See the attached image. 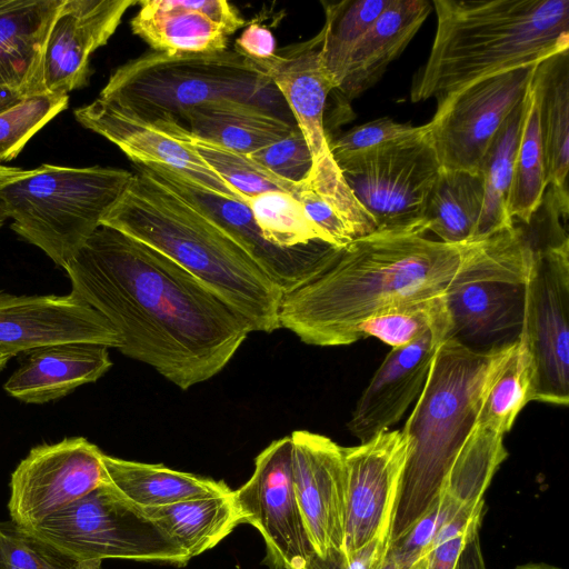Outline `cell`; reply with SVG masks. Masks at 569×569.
Returning <instances> with one entry per match:
<instances>
[{
  "label": "cell",
  "instance_id": "1",
  "mask_svg": "<svg viewBox=\"0 0 569 569\" xmlns=\"http://www.w3.org/2000/svg\"><path fill=\"white\" fill-rule=\"evenodd\" d=\"M71 293L121 337L119 351L186 390L220 372L248 321L172 260L100 226L63 268Z\"/></svg>",
  "mask_w": 569,
  "mask_h": 569
},
{
  "label": "cell",
  "instance_id": "2",
  "mask_svg": "<svg viewBox=\"0 0 569 569\" xmlns=\"http://www.w3.org/2000/svg\"><path fill=\"white\" fill-rule=\"evenodd\" d=\"M528 246L516 224L462 244L418 232L373 231L335 247L320 273L283 296L280 328L307 345H351L360 340V323L378 311L447 295L509 263Z\"/></svg>",
  "mask_w": 569,
  "mask_h": 569
},
{
  "label": "cell",
  "instance_id": "3",
  "mask_svg": "<svg viewBox=\"0 0 569 569\" xmlns=\"http://www.w3.org/2000/svg\"><path fill=\"white\" fill-rule=\"evenodd\" d=\"M101 224L172 260L243 317L251 331L280 328L281 289L210 218L142 170Z\"/></svg>",
  "mask_w": 569,
  "mask_h": 569
},
{
  "label": "cell",
  "instance_id": "4",
  "mask_svg": "<svg viewBox=\"0 0 569 569\" xmlns=\"http://www.w3.org/2000/svg\"><path fill=\"white\" fill-rule=\"evenodd\" d=\"M437 30L410 99L437 101L569 49V0H433Z\"/></svg>",
  "mask_w": 569,
  "mask_h": 569
},
{
  "label": "cell",
  "instance_id": "5",
  "mask_svg": "<svg viewBox=\"0 0 569 569\" xmlns=\"http://www.w3.org/2000/svg\"><path fill=\"white\" fill-rule=\"evenodd\" d=\"M516 340L477 350L448 338L438 347L401 430L407 457L389 543L402 538L437 502L451 466L477 425L486 393Z\"/></svg>",
  "mask_w": 569,
  "mask_h": 569
},
{
  "label": "cell",
  "instance_id": "6",
  "mask_svg": "<svg viewBox=\"0 0 569 569\" xmlns=\"http://www.w3.org/2000/svg\"><path fill=\"white\" fill-rule=\"evenodd\" d=\"M98 98L148 120L180 121L186 111L217 100L257 104L283 117L288 109L258 62L234 48L201 53H143L118 67Z\"/></svg>",
  "mask_w": 569,
  "mask_h": 569
},
{
  "label": "cell",
  "instance_id": "7",
  "mask_svg": "<svg viewBox=\"0 0 569 569\" xmlns=\"http://www.w3.org/2000/svg\"><path fill=\"white\" fill-rule=\"evenodd\" d=\"M132 174L100 166L42 164L2 184L0 198L11 229L64 268L101 226Z\"/></svg>",
  "mask_w": 569,
  "mask_h": 569
},
{
  "label": "cell",
  "instance_id": "8",
  "mask_svg": "<svg viewBox=\"0 0 569 569\" xmlns=\"http://www.w3.org/2000/svg\"><path fill=\"white\" fill-rule=\"evenodd\" d=\"M333 159L376 231L426 234L425 211L441 171L427 124L408 137Z\"/></svg>",
  "mask_w": 569,
  "mask_h": 569
},
{
  "label": "cell",
  "instance_id": "9",
  "mask_svg": "<svg viewBox=\"0 0 569 569\" xmlns=\"http://www.w3.org/2000/svg\"><path fill=\"white\" fill-rule=\"evenodd\" d=\"M26 530L86 560L183 567L191 559L157 521L107 482Z\"/></svg>",
  "mask_w": 569,
  "mask_h": 569
},
{
  "label": "cell",
  "instance_id": "10",
  "mask_svg": "<svg viewBox=\"0 0 569 569\" xmlns=\"http://www.w3.org/2000/svg\"><path fill=\"white\" fill-rule=\"evenodd\" d=\"M322 34L277 50L256 61L282 96L309 148L312 166L301 183L321 197L340 216L355 238L376 231L371 218L359 206L343 180L330 151L325 128V109L333 86L320 61Z\"/></svg>",
  "mask_w": 569,
  "mask_h": 569
},
{
  "label": "cell",
  "instance_id": "11",
  "mask_svg": "<svg viewBox=\"0 0 569 569\" xmlns=\"http://www.w3.org/2000/svg\"><path fill=\"white\" fill-rule=\"evenodd\" d=\"M569 250L567 234L536 246L520 333L532 369V401L569 403Z\"/></svg>",
  "mask_w": 569,
  "mask_h": 569
},
{
  "label": "cell",
  "instance_id": "12",
  "mask_svg": "<svg viewBox=\"0 0 569 569\" xmlns=\"http://www.w3.org/2000/svg\"><path fill=\"white\" fill-rule=\"evenodd\" d=\"M535 67L482 78L438 101L427 126L442 169L479 172L492 138L528 94Z\"/></svg>",
  "mask_w": 569,
  "mask_h": 569
},
{
  "label": "cell",
  "instance_id": "13",
  "mask_svg": "<svg viewBox=\"0 0 569 569\" xmlns=\"http://www.w3.org/2000/svg\"><path fill=\"white\" fill-rule=\"evenodd\" d=\"M233 497L242 522L258 529L266 542L264 565L307 569L315 551L293 489L290 436L272 441L258 455L252 476Z\"/></svg>",
  "mask_w": 569,
  "mask_h": 569
},
{
  "label": "cell",
  "instance_id": "14",
  "mask_svg": "<svg viewBox=\"0 0 569 569\" xmlns=\"http://www.w3.org/2000/svg\"><path fill=\"white\" fill-rule=\"evenodd\" d=\"M102 456L82 437L32 448L11 475V521L31 529L106 483Z\"/></svg>",
  "mask_w": 569,
  "mask_h": 569
},
{
  "label": "cell",
  "instance_id": "15",
  "mask_svg": "<svg viewBox=\"0 0 569 569\" xmlns=\"http://www.w3.org/2000/svg\"><path fill=\"white\" fill-rule=\"evenodd\" d=\"M210 218L240 244L286 295L309 282L326 267L333 246L283 249L269 243L246 203L217 194L158 166H136Z\"/></svg>",
  "mask_w": 569,
  "mask_h": 569
},
{
  "label": "cell",
  "instance_id": "16",
  "mask_svg": "<svg viewBox=\"0 0 569 569\" xmlns=\"http://www.w3.org/2000/svg\"><path fill=\"white\" fill-rule=\"evenodd\" d=\"M347 471L343 551L348 558L379 538L390 526L407 457L401 430L381 432L355 447H343Z\"/></svg>",
  "mask_w": 569,
  "mask_h": 569
},
{
  "label": "cell",
  "instance_id": "17",
  "mask_svg": "<svg viewBox=\"0 0 569 569\" xmlns=\"http://www.w3.org/2000/svg\"><path fill=\"white\" fill-rule=\"evenodd\" d=\"M536 244L516 259L480 278L466 281L446 295L451 321L449 338L485 350L510 343L518 337L525 313L526 286Z\"/></svg>",
  "mask_w": 569,
  "mask_h": 569
},
{
  "label": "cell",
  "instance_id": "18",
  "mask_svg": "<svg viewBox=\"0 0 569 569\" xmlns=\"http://www.w3.org/2000/svg\"><path fill=\"white\" fill-rule=\"evenodd\" d=\"M68 342L121 346V337L97 310L72 295L13 296L0 291V351L11 357Z\"/></svg>",
  "mask_w": 569,
  "mask_h": 569
},
{
  "label": "cell",
  "instance_id": "19",
  "mask_svg": "<svg viewBox=\"0 0 569 569\" xmlns=\"http://www.w3.org/2000/svg\"><path fill=\"white\" fill-rule=\"evenodd\" d=\"M292 440V480L302 522L313 551L323 557L343 550L347 471L343 447L330 438L297 430Z\"/></svg>",
  "mask_w": 569,
  "mask_h": 569
},
{
  "label": "cell",
  "instance_id": "20",
  "mask_svg": "<svg viewBox=\"0 0 569 569\" xmlns=\"http://www.w3.org/2000/svg\"><path fill=\"white\" fill-rule=\"evenodd\" d=\"M137 0H62L44 42L40 91L68 94L89 82L90 58L108 43Z\"/></svg>",
  "mask_w": 569,
  "mask_h": 569
},
{
  "label": "cell",
  "instance_id": "21",
  "mask_svg": "<svg viewBox=\"0 0 569 569\" xmlns=\"http://www.w3.org/2000/svg\"><path fill=\"white\" fill-rule=\"evenodd\" d=\"M74 118L82 127L116 144L136 166L173 170L217 194L243 203V197L192 147L172 136L158 121L128 113L99 98L76 109Z\"/></svg>",
  "mask_w": 569,
  "mask_h": 569
},
{
  "label": "cell",
  "instance_id": "22",
  "mask_svg": "<svg viewBox=\"0 0 569 569\" xmlns=\"http://www.w3.org/2000/svg\"><path fill=\"white\" fill-rule=\"evenodd\" d=\"M449 333L447 328L432 329L409 345L392 348L385 357L347 423L360 442L388 431L401 419L419 397L433 356Z\"/></svg>",
  "mask_w": 569,
  "mask_h": 569
},
{
  "label": "cell",
  "instance_id": "23",
  "mask_svg": "<svg viewBox=\"0 0 569 569\" xmlns=\"http://www.w3.org/2000/svg\"><path fill=\"white\" fill-rule=\"evenodd\" d=\"M130 24L152 51L167 54L218 52L246 26L226 0H143Z\"/></svg>",
  "mask_w": 569,
  "mask_h": 569
},
{
  "label": "cell",
  "instance_id": "24",
  "mask_svg": "<svg viewBox=\"0 0 569 569\" xmlns=\"http://www.w3.org/2000/svg\"><path fill=\"white\" fill-rule=\"evenodd\" d=\"M112 366L108 347L68 342L28 352L24 361L4 383V390L27 403H44L93 382Z\"/></svg>",
  "mask_w": 569,
  "mask_h": 569
},
{
  "label": "cell",
  "instance_id": "25",
  "mask_svg": "<svg viewBox=\"0 0 569 569\" xmlns=\"http://www.w3.org/2000/svg\"><path fill=\"white\" fill-rule=\"evenodd\" d=\"M432 10L427 0H391L376 22L356 44L345 77L335 90L345 102L372 87L387 67L397 59Z\"/></svg>",
  "mask_w": 569,
  "mask_h": 569
},
{
  "label": "cell",
  "instance_id": "26",
  "mask_svg": "<svg viewBox=\"0 0 569 569\" xmlns=\"http://www.w3.org/2000/svg\"><path fill=\"white\" fill-rule=\"evenodd\" d=\"M62 0H0V90L40 91V63Z\"/></svg>",
  "mask_w": 569,
  "mask_h": 569
},
{
  "label": "cell",
  "instance_id": "27",
  "mask_svg": "<svg viewBox=\"0 0 569 569\" xmlns=\"http://www.w3.org/2000/svg\"><path fill=\"white\" fill-rule=\"evenodd\" d=\"M530 91L538 111L548 189L568 214L569 49L536 64Z\"/></svg>",
  "mask_w": 569,
  "mask_h": 569
},
{
  "label": "cell",
  "instance_id": "28",
  "mask_svg": "<svg viewBox=\"0 0 569 569\" xmlns=\"http://www.w3.org/2000/svg\"><path fill=\"white\" fill-rule=\"evenodd\" d=\"M194 136L250 154L288 136L296 123L257 104L217 100L186 111L179 122Z\"/></svg>",
  "mask_w": 569,
  "mask_h": 569
},
{
  "label": "cell",
  "instance_id": "29",
  "mask_svg": "<svg viewBox=\"0 0 569 569\" xmlns=\"http://www.w3.org/2000/svg\"><path fill=\"white\" fill-rule=\"evenodd\" d=\"M508 457L503 435L476 425L451 466L431 508L437 533L463 510L485 503L483 495Z\"/></svg>",
  "mask_w": 569,
  "mask_h": 569
},
{
  "label": "cell",
  "instance_id": "30",
  "mask_svg": "<svg viewBox=\"0 0 569 569\" xmlns=\"http://www.w3.org/2000/svg\"><path fill=\"white\" fill-rule=\"evenodd\" d=\"M102 463L107 483L140 509L232 491L223 481L173 470L163 465L130 461L106 453Z\"/></svg>",
  "mask_w": 569,
  "mask_h": 569
},
{
  "label": "cell",
  "instance_id": "31",
  "mask_svg": "<svg viewBox=\"0 0 569 569\" xmlns=\"http://www.w3.org/2000/svg\"><path fill=\"white\" fill-rule=\"evenodd\" d=\"M530 103L529 89L501 124L481 159L479 172L483 179L485 198L475 241L509 229L515 223L508 214L507 199Z\"/></svg>",
  "mask_w": 569,
  "mask_h": 569
},
{
  "label": "cell",
  "instance_id": "32",
  "mask_svg": "<svg viewBox=\"0 0 569 569\" xmlns=\"http://www.w3.org/2000/svg\"><path fill=\"white\" fill-rule=\"evenodd\" d=\"M142 510L157 521L190 558L213 548L238 525L243 523L233 491Z\"/></svg>",
  "mask_w": 569,
  "mask_h": 569
},
{
  "label": "cell",
  "instance_id": "33",
  "mask_svg": "<svg viewBox=\"0 0 569 569\" xmlns=\"http://www.w3.org/2000/svg\"><path fill=\"white\" fill-rule=\"evenodd\" d=\"M483 198L480 172L441 168L425 211L427 231L436 233L446 243L475 241Z\"/></svg>",
  "mask_w": 569,
  "mask_h": 569
},
{
  "label": "cell",
  "instance_id": "34",
  "mask_svg": "<svg viewBox=\"0 0 569 569\" xmlns=\"http://www.w3.org/2000/svg\"><path fill=\"white\" fill-rule=\"evenodd\" d=\"M156 121L172 136L192 147L203 161L242 197H254L270 191H282L296 197L300 190V182H291L276 176L248 154L194 136L177 120Z\"/></svg>",
  "mask_w": 569,
  "mask_h": 569
},
{
  "label": "cell",
  "instance_id": "35",
  "mask_svg": "<svg viewBox=\"0 0 569 569\" xmlns=\"http://www.w3.org/2000/svg\"><path fill=\"white\" fill-rule=\"evenodd\" d=\"M391 0L321 1L325 24L320 32V61L336 90L343 80L356 44L389 6Z\"/></svg>",
  "mask_w": 569,
  "mask_h": 569
},
{
  "label": "cell",
  "instance_id": "36",
  "mask_svg": "<svg viewBox=\"0 0 569 569\" xmlns=\"http://www.w3.org/2000/svg\"><path fill=\"white\" fill-rule=\"evenodd\" d=\"M547 188L546 156L538 111L531 94V103L508 192L507 210L509 217L513 221L518 219L523 224H530L543 202Z\"/></svg>",
  "mask_w": 569,
  "mask_h": 569
},
{
  "label": "cell",
  "instance_id": "37",
  "mask_svg": "<svg viewBox=\"0 0 569 569\" xmlns=\"http://www.w3.org/2000/svg\"><path fill=\"white\" fill-rule=\"evenodd\" d=\"M532 369L525 338L519 333L506 362L490 385L477 425L506 435L519 412L532 401Z\"/></svg>",
  "mask_w": 569,
  "mask_h": 569
},
{
  "label": "cell",
  "instance_id": "38",
  "mask_svg": "<svg viewBox=\"0 0 569 569\" xmlns=\"http://www.w3.org/2000/svg\"><path fill=\"white\" fill-rule=\"evenodd\" d=\"M436 328H447L451 331L446 295L382 309L360 323L358 335L359 339L376 337L397 348L411 343Z\"/></svg>",
  "mask_w": 569,
  "mask_h": 569
},
{
  "label": "cell",
  "instance_id": "39",
  "mask_svg": "<svg viewBox=\"0 0 569 569\" xmlns=\"http://www.w3.org/2000/svg\"><path fill=\"white\" fill-rule=\"evenodd\" d=\"M243 203L250 209L262 237L276 247L292 249L325 242L322 233L291 193L270 191L243 197Z\"/></svg>",
  "mask_w": 569,
  "mask_h": 569
},
{
  "label": "cell",
  "instance_id": "40",
  "mask_svg": "<svg viewBox=\"0 0 569 569\" xmlns=\"http://www.w3.org/2000/svg\"><path fill=\"white\" fill-rule=\"evenodd\" d=\"M0 569H103L19 527L0 522Z\"/></svg>",
  "mask_w": 569,
  "mask_h": 569
},
{
  "label": "cell",
  "instance_id": "41",
  "mask_svg": "<svg viewBox=\"0 0 569 569\" xmlns=\"http://www.w3.org/2000/svg\"><path fill=\"white\" fill-rule=\"evenodd\" d=\"M68 94L38 92L0 112V166L16 158L27 142L68 106Z\"/></svg>",
  "mask_w": 569,
  "mask_h": 569
},
{
  "label": "cell",
  "instance_id": "42",
  "mask_svg": "<svg viewBox=\"0 0 569 569\" xmlns=\"http://www.w3.org/2000/svg\"><path fill=\"white\" fill-rule=\"evenodd\" d=\"M248 156L276 176L296 183L307 179L312 166L309 148L297 126L284 138Z\"/></svg>",
  "mask_w": 569,
  "mask_h": 569
},
{
  "label": "cell",
  "instance_id": "43",
  "mask_svg": "<svg viewBox=\"0 0 569 569\" xmlns=\"http://www.w3.org/2000/svg\"><path fill=\"white\" fill-rule=\"evenodd\" d=\"M419 129L420 126L415 127L408 123H400L389 117H383L356 126L330 140V151L335 158L408 137Z\"/></svg>",
  "mask_w": 569,
  "mask_h": 569
},
{
  "label": "cell",
  "instance_id": "44",
  "mask_svg": "<svg viewBox=\"0 0 569 569\" xmlns=\"http://www.w3.org/2000/svg\"><path fill=\"white\" fill-rule=\"evenodd\" d=\"M309 220L319 229L327 244L343 247L355 238L340 216L316 192L300 182L296 194Z\"/></svg>",
  "mask_w": 569,
  "mask_h": 569
},
{
  "label": "cell",
  "instance_id": "45",
  "mask_svg": "<svg viewBox=\"0 0 569 569\" xmlns=\"http://www.w3.org/2000/svg\"><path fill=\"white\" fill-rule=\"evenodd\" d=\"M389 539L379 538L348 558L343 550H329L323 557L313 552L310 557L307 569H376L381 562L387 549Z\"/></svg>",
  "mask_w": 569,
  "mask_h": 569
},
{
  "label": "cell",
  "instance_id": "46",
  "mask_svg": "<svg viewBox=\"0 0 569 569\" xmlns=\"http://www.w3.org/2000/svg\"><path fill=\"white\" fill-rule=\"evenodd\" d=\"M234 49L253 61H263L277 52L276 39L270 29L253 22L236 39Z\"/></svg>",
  "mask_w": 569,
  "mask_h": 569
},
{
  "label": "cell",
  "instance_id": "47",
  "mask_svg": "<svg viewBox=\"0 0 569 569\" xmlns=\"http://www.w3.org/2000/svg\"><path fill=\"white\" fill-rule=\"evenodd\" d=\"M482 518L475 520L466 530L438 545L431 553L429 569H453L471 531L481 526Z\"/></svg>",
  "mask_w": 569,
  "mask_h": 569
},
{
  "label": "cell",
  "instance_id": "48",
  "mask_svg": "<svg viewBox=\"0 0 569 569\" xmlns=\"http://www.w3.org/2000/svg\"><path fill=\"white\" fill-rule=\"evenodd\" d=\"M479 529L480 527L475 528L469 535L453 569H488L481 549Z\"/></svg>",
  "mask_w": 569,
  "mask_h": 569
},
{
  "label": "cell",
  "instance_id": "49",
  "mask_svg": "<svg viewBox=\"0 0 569 569\" xmlns=\"http://www.w3.org/2000/svg\"><path fill=\"white\" fill-rule=\"evenodd\" d=\"M24 97H27V96H24L23 93H21L19 91L0 90V112L14 106L17 102H19Z\"/></svg>",
  "mask_w": 569,
  "mask_h": 569
},
{
  "label": "cell",
  "instance_id": "50",
  "mask_svg": "<svg viewBox=\"0 0 569 569\" xmlns=\"http://www.w3.org/2000/svg\"><path fill=\"white\" fill-rule=\"evenodd\" d=\"M28 169L0 166V187L6 182L23 176Z\"/></svg>",
  "mask_w": 569,
  "mask_h": 569
},
{
  "label": "cell",
  "instance_id": "51",
  "mask_svg": "<svg viewBox=\"0 0 569 569\" xmlns=\"http://www.w3.org/2000/svg\"><path fill=\"white\" fill-rule=\"evenodd\" d=\"M376 569H400L397 562L395 561L392 555L388 551H386L381 562L377 566Z\"/></svg>",
  "mask_w": 569,
  "mask_h": 569
},
{
  "label": "cell",
  "instance_id": "52",
  "mask_svg": "<svg viewBox=\"0 0 569 569\" xmlns=\"http://www.w3.org/2000/svg\"><path fill=\"white\" fill-rule=\"evenodd\" d=\"M515 569H561L559 567L545 563V562H529L525 565H519Z\"/></svg>",
  "mask_w": 569,
  "mask_h": 569
},
{
  "label": "cell",
  "instance_id": "53",
  "mask_svg": "<svg viewBox=\"0 0 569 569\" xmlns=\"http://www.w3.org/2000/svg\"><path fill=\"white\" fill-rule=\"evenodd\" d=\"M9 219L6 207L0 198V228L4 224V222Z\"/></svg>",
  "mask_w": 569,
  "mask_h": 569
},
{
  "label": "cell",
  "instance_id": "54",
  "mask_svg": "<svg viewBox=\"0 0 569 569\" xmlns=\"http://www.w3.org/2000/svg\"><path fill=\"white\" fill-rule=\"evenodd\" d=\"M11 356L0 351V371L4 368Z\"/></svg>",
  "mask_w": 569,
  "mask_h": 569
}]
</instances>
